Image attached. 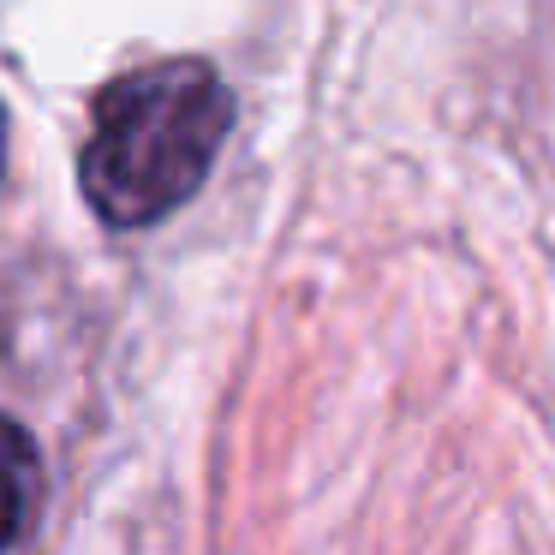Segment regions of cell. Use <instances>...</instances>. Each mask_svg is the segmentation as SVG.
Returning a JSON list of instances; mask_svg holds the SVG:
<instances>
[{"label":"cell","instance_id":"obj_1","mask_svg":"<svg viewBox=\"0 0 555 555\" xmlns=\"http://www.w3.org/2000/svg\"><path fill=\"white\" fill-rule=\"evenodd\" d=\"M233 96L204 61H162L102 90L78 185L108 228H156L216 168Z\"/></svg>","mask_w":555,"mask_h":555},{"label":"cell","instance_id":"obj_2","mask_svg":"<svg viewBox=\"0 0 555 555\" xmlns=\"http://www.w3.org/2000/svg\"><path fill=\"white\" fill-rule=\"evenodd\" d=\"M42 514V454L18 418L0 412V550L30 538Z\"/></svg>","mask_w":555,"mask_h":555},{"label":"cell","instance_id":"obj_3","mask_svg":"<svg viewBox=\"0 0 555 555\" xmlns=\"http://www.w3.org/2000/svg\"><path fill=\"white\" fill-rule=\"evenodd\" d=\"M0 168H7V120H0Z\"/></svg>","mask_w":555,"mask_h":555}]
</instances>
